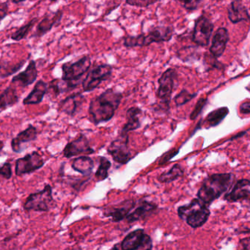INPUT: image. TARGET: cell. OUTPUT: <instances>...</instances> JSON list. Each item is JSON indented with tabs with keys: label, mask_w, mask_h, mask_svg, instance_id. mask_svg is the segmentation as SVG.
<instances>
[{
	"label": "cell",
	"mask_w": 250,
	"mask_h": 250,
	"mask_svg": "<svg viewBox=\"0 0 250 250\" xmlns=\"http://www.w3.org/2000/svg\"><path fill=\"white\" fill-rule=\"evenodd\" d=\"M250 180L241 179L237 181L229 192L225 194V200L229 203L242 201L250 198Z\"/></svg>",
	"instance_id": "cell-16"
},
{
	"label": "cell",
	"mask_w": 250,
	"mask_h": 250,
	"mask_svg": "<svg viewBox=\"0 0 250 250\" xmlns=\"http://www.w3.org/2000/svg\"><path fill=\"white\" fill-rule=\"evenodd\" d=\"M157 1H152V0H127L125 4L131 5V6L140 7V8H147L150 5L156 3Z\"/></svg>",
	"instance_id": "cell-34"
},
{
	"label": "cell",
	"mask_w": 250,
	"mask_h": 250,
	"mask_svg": "<svg viewBox=\"0 0 250 250\" xmlns=\"http://www.w3.org/2000/svg\"><path fill=\"white\" fill-rule=\"evenodd\" d=\"M129 136L119 134L107 147V152L113 160L121 165H125L134 158L129 148Z\"/></svg>",
	"instance_id": "cell-8"
},
{
	"label": "cell",
	"mask_w": 250,
	"mask_h": 250,
	"mask_svg": "<svg viewBox=\"0 0 250 250\" xmlns=\"http://www.w3.org/2000/svg\"><path fill=\"white\" fill-rule=\"evenodd\" d=\"M38 20H39L38 18H33V20L29 21L27 24L19 28L17 31L14 32V33L11 35V39L15 41V42H20V41L22 40V39H26L27 36H28L30 30L33 28L35 24L37 22Z\"/></svg>",
	"instance_id": "cell-32"
},
{
	"label": "cell",
	"mask_w": 250,
	"mask_h": 250,
	"mask_svg": "<svg viewBox=\"0 0 250 250\" xmlns=\"http://www.w3.org/2000/svg\"><path fill=\"white\" fill-rule=\"evenodd\" d=\"M23 2H24V0H18V1H16V0H12V1H11V2H13L14 4H20Z\"/></svg>",
	"instance_id": "cell-43"
},
{
	"label": "cell",
	"mask_w": 250,
	"mask_h": 250,
	"mask_svg": "<svg viewBox=\"0 0 250 250\" xmlns=\"http://www.w3.org/2000/svg\"><path fill=\"white\" fill-rule=\"evenodd\" d=\"M39 75L36 61L31 60L26 69L14 77L11 80L13 84H19L21 87H28L36 81Z\"/></svg>",
	"instance_id": "cell-19"
},
{
	"label": "cell",
	"mask_w": 250,
	"mask_h": 250,
	"mask_svg": "<svg viewBox=\"0 0 250 250\" xmlns=\"http://www.w3.org/2000/svg\"><path fill=\"white\" fill-rule=\"evenodd\" d=\"M229 41V33L225 27L218 29L212 41L210 52L214 58H219L223 55Z\"/></svg>",
	"instance_id": "cell-21"
},
{
	"label": "cell",
	"mask_w": 250,
	"mask_h": 250,
	"mask_svg": "<svg viewBox=\"0 0 250 250\" xmlns=\"http://www.w3.org/2000/svg\"><path fill=\"white\" fill-rule=\"evenodd\" d=\"M8 2H0V19H1V20H3L6 17V16L8 15Z\"/></svg>",
	"instance_id": "cell-39"
},
{
	"label": "cell",
	"mask_w": 250,
	"mask_h": 250,
	"mask_svg": "<svg viewBox=\"0 0 250 250\" xmlns=\"http://www.w3.org/2000/svg\"><path fill=\"white\" fill-rule=\"evenodd\" d=\"M63 13L61 10H58L52 14L46 15L36 27V31L33 37L42 38L46 33L50 32L52 28L59 25L62 20Z\"/></svg>",
	"instance_id": "cell-15"
},
{
	"label": "cell",
	"mask_w": 250,
	"mask_h": 250,
	"mask_svg": "<svg viewBox=\"0 0 250 250\" xmlns=\"http://www.w3.org/2000/svg\"><path fill=\"white\" fill-rule=\"evenodd\" d=\"M121 244V250H152L153 241L144 229H137L128 233Z\"/></svg>",
	"instance_id": "cell-9"
},
{
	"label": "cell",
	"mask_w": 250,
	"mask_h": 250,
	"mask_svg": "<svg viewBox=\"0 0 250 250\" xmlns=\"http://www.w3.org/2000/svg\"><path fill=\"white\" fill-rule=\"evenodd\" d=\"M111 250H121V244H116Z\"/></svg>",
	"instance_id": "cell-42"
},
{
	"label": "cell",
	"mask_w": 250,
	"mask_h": 250,
	"mask_svg": "<svg viewBox=\"0 0 250 250\" xmlns=\"http://www.w3.org/2000/svg\"><path fill=\"white\" fill-rule=\"evenodd\" d=\"M63 156L67 159H71L79 155H91L95 150L90 146L88 139L84 134H80L75 140L69 142L64 147Z\"/></svg>",
	"instance_id": "cell-13"
},
{
	"label": "cell",
	"mask_w": 250,
	"mask_h": 250,
	"mask_svg": "<svg viewBox=\"0 0 250 250\" xmlns=\"http://www.w3.org/2000/svg\"><path fill=\"white\" fill-rule=\"evenodd\" d=\"M45 161L40 153L36 151L28 153L24 157L17 159L16 162L15 172L17 175L21 176L32 173L43 167Z\"/></svg>",
	"instance_id": "cell-11"
},
{
	"label": "cell",
	"mask_w": 250,
	"mask_h": 250,
	"mask_svg": "<svg viewBox=\"0 0 250 250\" xmlns=\"http://www.w3.org/2000/svg\"><path fill=\"white\" fill-rule=\"evenodd\" d=\"M55 203L52 187L46 185L42 191L30 194L24 203V208L26 210L46 212L53 207Z\"/></svg>",
	"instance_id": "cell-5"
},
{
	"label": "cell",
	"mask_w": 250,
	"mask_h": 250,
	"mask_svg": "<svg viewBox=\"0 0 250 250\" xmlns=\"http://www.w3.org/2000/svg\"><path fill=\"white\" fill-rule=\"evenodd\" d=\"M172 36L173 28L172 27L159 26L149 30L146 34L143 33L137 36H128L124 38V46L127 49L144 47L153 43L169 42Z\"/></svg>",
	"instance_id": "cell-3"
},
{
	"label": "cell",
	"mask_w": 250,
	"mask_h": 250,
	"mask_svg": "<svg viewBox=\"0 0 250 250\" xmlns=\"http://www.w3.org/2000/svg\"><path fill=\"white\" fill-rule=\"evenodd\" d=\"M80 84V83L64 81L62 79L61 80L56 79V80H52L49 83L48 92L55 96V97H57L62 93H68V92L74 90V89L77 88V87H78Z\"/></svg>",
	"instance_id": "cell-25"
},
{
	"label": "cell",
	"mask_w": 250,
	"mask_h": 250,
	"mask_svg": "<svg viewBox=\"0 0 250 250\" xmlns=\"http://www.w3.org/2000/svg\"><path fill=\"white\" fill-rule=\"evenodd\" d=\"M27 60L28 59H25L24 61L23 60L18 63L13 64V65H11L9 62H4L3 61H2V62H1V78L3 79L5 77H10V76L20 71L22 68L23 65L27 62Z\"/></svg>",
	"instance_id": "cell-31"
},
{
	"label": "cell",
	"mask_w": 250,
	"mask_h": 250,
	"mask_svg": "<svg viewBox=\"0 0 250 250\" xmlns=\"http://www.w3.org/2000/svg\"><path fill=\"white\" fill-rule=\"evenodd\" d=\"M124 95L114 88L106 89L91 99L89 105L88 120L95 125L107 123L113 118Z\"/></svg>",
	"instance_id": "cell-1"
},
{
	"label": "cell",
	"mask_w": 250,
	"mask_h": 250,
	"mask_svg": "<svg viewBox=\"0 0 250 250\" xmlns=\"http://www.w3.org/2000/svg\"><path fill=\"white\" fill-rule=\"evenodd\" d=\"M157 208V205L154 203L147 201L142 202L138 207L127 216L126 220L129 223H132V222L147 219L154 213Z\"/></svg>",
	"instance_id": "cell-22"
},
{
	"label": "cell",
	"mask_w": 250,
	"mask_h": 250,
	"mask_svg": "<svg viewBox=\"0 0 250 250\" xmlns=\"http://www.w3.org/2000/svg\"><path fill=\"white\" fill-rule=\"evenodd\" d=\"M0 174L5 179H11L12 177V167H11V163L5 162V164H3L2 167L0 169Z\"/></svg>",
	"instance_id": "cell-35"
},
{
	"label": "cell",
	"mask_w": 250,
	"mask_h": 250,
	"mask_svg": "<svg viewBox=\"0 0 250 250\" xmlns=\"http://www.w3.org/2000/svg\"><path fill=\"white\" fill-rule=\"evenodd\" d=\"M85 102V97L81 93H74L67 96L58 104V111L63 112L68 116L74 118L81 109Z\"/></svg>",
	"instance_id": "cell-14"
},
{
	"label": "cell",
	"mask_w": 250,
	"mask_h": 250,
	"mask_svg": "<svg viewBox=\"0 0 250 250\" xmlns=\"http://www.w3.org/2000/svg\"><path fill=\"white\" fill-rule=\"evenodd\" d=\"M181 2L186 9L188 11H194V10L197 9V7L201 3V1H197V0L193 1L192 0V1H185V2Z\"/></svg>",
	"instance_id": "cell-38"
},
{
	"label": "cell",
	"mask_w": 250,
	"mask_h": 250,
	"mask_svg": "<svg viewBox=\"0 0 250 250\" xmlns=\"http://www.w3.org/2000/svg\"><path fill=\"white\" fill-rule=\"evenodd\" d=\"M228 18L233 24L241 21H249L250 16L247 8L239 1H233L228 8Z\"/></svg>",
	"instance_id": "cell-24"
},
{
	"label": "cell",
	"mask_w": 250,
	"mask_h": 250,
	"mask_svg": "<svg viewBox=\"0 0 250 250\" xmlns=\"http://www.w3.org/2000/svg\"><path fill=\"white\" fill-rule=\"evenodd\" d=\"M71 167L74 170L87 176L93 172V168H94V162L89 156H80L73 160Z\"/></svg>",
	"instance_id": "cell-27"
},
{
	"label": "cell",
	"mask_w": 250,
	"mask_h": 250,
	"mask_svg": "<svg viewBox=\"0 0 250 250\" xmlns=\"http://www.w3.org/2000/svg\"><path fill=\"white\" fill-rule=\"evenodd\" d=\"M142 113H143V110L138 106H131L129 109H127L126 114H125L126 122L121 128L119 134L128 135V132L140 128L141 127V122L139 116L141 115Z\"/></svg>",
	"instance_id": "cell-20"
},
{
	"label": "cell",
	"mask_w": 250,
	"mask_h": 250,
	"mask_svg": "<svg viewBox=\"0 0 250 250\" xmlns=\"http://www.w3.org/2000/svg\"><path fill=\"white\" fill-rule=\"evenodd\" d=\"M4 145H3V141H1V150L3 149Z\"/></svg>",
	"instance_id": "cell-44"
},
{
	"label": "cell",
	"mask_w": 250,
	"mask_h": 250,
	"mask_svg": "<svg viewBox=\"0 0 250 250\" xmlns=\"http://www.w3.org/2000/svg\"><path fill=\"white\" fill-rule=\"evenodd\" d=\"M178 150H175V149H172V150L167 152L159 159V165H163V164L166 163L168 161L170 160L172 158H173L175 155L178 154Z\"/></svg>",
	"instance_id": "cell-37"
},
{
	"label": "cell",
	"mask_w": 250,
	"mask_h": 250,
	"mask_svg": "<svg viewBox=\"0 0 250 250\" xmlns=\"http://www.w3.org/2000/svg\"><path fill=\"white\" fill-rule=\"evenodd\" d=\"M240 111L243 114L250 113V102H246L240 106Z\"/></svg>",
	"instance_id": "cell-41"
},
{
	"label": "cell",
	"mask_w": 250,
	"mask_h": 250,
	"mask_svg": "<svg viewBox=\"0 0 250 250\" xmlns=\"http://www.w3.org/2000/svg\"><path fill=\"white\" fill-rule=\"evenodd\" d=\"M38 138V130L34 125L30 124L24 131L17 134V137H14L11 140V148L15 153H20L24 150L22 144L35 141Z\"/></svg>",
	"instance_id": "cell-17"
},
{
	"label": "cell",
	"mask_w": 250,
	"mask_h": 250,
	"mask_svg": "<svg viewBox=\"0 0 250 250\" xmlns=\"http://www.w3.org/2000/svg\"><path fill=\"white\" fill-rule=\"evenodd\" d=\"M228 112H229V109L228 107L219 108L216 110L212 111L206 117L205 123L208 125V127L216 126L225 119Z\"/></svg>",
	"instance_id": "cell-28"
},
{
	"label": "cell",
	"mask_w": 250,
	"mask_h": 250,
	"mask_svg": "<svg viewBox=\"0 0 250 250\" xmlns=\"http://www.w3.org/2000/svg\"><path fill=\"white\" fill-rule=\"evenodd\" d=\"M235 181L232 173H216L205 178L197 192V198L209 206L229 189Z\"/></svg>",
	"instance_id": "cell-2"
},
{
	"label": "cell",
	"mask_w": 250,
	"mask_h": 250,
	"mask_svg": "<svg viewBox=\"0 0 250 250\" xmlns=\"http://www.w3.org/2000/svg\"><path fill=\"white\" fill-rule=\"evenodd\" d=\"M184 171L181 165L176 164L168 172H164L159 175L158 181L163 184H169L184 175Z\"/></svg>",
	"instance_id": "cell-29"
},
{
	"label": "cell",
	"mask_w": 250,
	"mask_h": 250,
	"mask_svg": "<svg viewBox=\"0 0 250 250\" xmlns=\"http://www.w3.org/2000/svg\"><path fill=\"white\" fill-rule=\"evenodd\" d=\"M178 214L187 225L195 229L203 226L208 222L210 211L208 206L198 198H194L188 204L180 206Z\"/></svg>",
	"instance_id": "cell-4"
},
{
	"label": "cell",
	"mask_w": 250,
	"mask_h": 250,
	"mask_svg": "<svg viewBox=\"0 0 250 250\" xmlns=\"http://www.w3.org/2000/svg\"><path fill=\"white\" fill-rule=\"evenodd\" d=\"M112 166V163L107 158L104 156L99 157V166L95 174L98 181H103L109 176V170Z\"/></svg>",
	"instance_id": "cell-30"
},
{
	"label": "cell",
	"mask_w": 250,
	"mask_h": 250,
	"mask_svg": "<svg viewBox=\"0 0 250 250\" xmlns=\"http://www.w3.org/2000/svg\"><path fill=\"white\" fill-rule=\"evenodd\" d=\"M91 67V58L88 55L83 56L74 62H65L62 65V80L64 81L80 83L82 77Z\"/></svg>",
	"instance_id": "cell-7"
},
{
	"label": "cell",
	"mask_w": 250,
	"mask_h": 250,
	"mask_svg": "<svg viewBox=\"0 0 250 250\" xmlns=\"http://www.w3.org/2000/svg\"><path fill=\"white\" fill-rule=\"evenodd\" d=\"M206 102H207V99H200L196 104L195 108L193 110L192 113L190 115V118L191 120H194L201 112L202 109L206 105Z\"/></svg>",
	"instance_id": "cell-36"
},
{
	"label": "cell",
	"mask_w": 250,
	"mask_h": 250,
	"mask_svg": "<svg viewBox=\"0 0 250 250\" xmlns=\"http://www.w3.org/2000/svg\"><path fill=\"white\" fill-rule=\"evenodd\" d=\"M197 96L196 93L194 94H191L188 93L186 90H183L181 93H178L175 97V102L177 106H182V105L185 104L187 102L191 101V99H194L195 96Z\"/></svg>",
	"instance_id": "cell-33"
},
{
	"label": "cell",
	"mask_w": 250,
	"mask_h": 250,
	"mask_svg": "<svg viewBox=\"0 0 250 250\" xmlns=\"http://www.w3.org/2000/svg\"><path fill=\"white\" fill-rule=\"evenodd\" d=\"M113 68L109 64L96 65L87 73L83 80V91L87 93L96 90L103 82L107 81L112 77Z\"/></svg>",
	"instance_id": "cell-6"
},
{
	"label": "cell",
	"mask_w": 250,
	"mask_h": 250,
	"mask_svg": "<svg viewBox=\"0 0 250 250\" xmlns=\"http://www.w3.org/2000/svg\"><path fill=\"white\" fill-rule=\"evenodd\" d=\"M213 30V24L210 20L205 16H200L196 20L194 24L192 36L193 42L198 46H208L210 42Z\"/></svg>",
	"instance_id": "cell-12"
},
{
	"label": "cell",
	"mask_w": 250,
	"mask_h": 250,
	"mask_svg": "<svg viewBox=\"0 0 250 250\" xmlns=\"http://www.w3.org/2000/svg\"><path fill=\"white\" fill-rule=\"evenodd\" d=\"M177 73L175 70L173 68H168L158 80L159 88L156 91V97L160 101V103L165 105L168 109Z\"/></svg>",
	"instance_id": "cell-10"
},
{
	"label": "cell",
	"mask_w": 250,
	"mask_h": 250,
	"mask_svg": "<svg viewBox=\"0 0 250 250\" xmlns=\"http://www.w3.org/2000/svg\"><path fill=\"white\" fill-rule=\"evenodd\" d=\"M49 84L43 80H39L36 83L33 90L28 96L23 100L24 105H37L43 102L45 95L48 92Z\"/></svg>",
	"instance_id": "cell-23"
},
{
	"label": "cell",
	"mask_w": 250,
	"mask_h": 250,
	"mask_svg": "<svg viewBox=\"0 0 250 250\" xmlns=\"http://www.w3.org/2000/svg\"><path fill=\"white\" fill-rule=\"evenodd\" d=\"M20 99L17 89L11 86L5 88L1 93V97H0L1 112H3L5 109L17 104L20 102Z\"/></svg>",
	"instance_id": "cell-26"
},
{
	"label": "cell",
	"mask_w": 250,
	"mask_h": 250,
	"mask_svg": "<svg viewBox=\"0 0 250 250\" xmlns=\"http://www.w3.org/2000/svg\"><path fill=\"white\" fill-rule=\"evenodd\" d=\"M135 204L134 200H125L120 204L112 206V207L106 208L104 215L107 217H110L112 222H121L125 218L126 219L127 216L134 208Z\"/></svg>",
	"instance_id": "cell-18"
},
{
	"label": "cell",
	"mask_w": 250,
	"mask_h": 250,
	"mask_svg": "<svg viewBox=\"0 0 250 250\" xmlns=\"http://www.w3.org/2000/svg\"><path fill=\"white\" fill-rule=\"evenodd\" d=\"M238 250H250V237L240 240Z\"/></svg>",
	"instance_id": "cell-40"
}]
</instances>
